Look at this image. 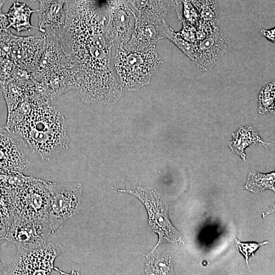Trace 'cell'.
I'll list each match as a JSON object with an SVG mask.
<instances>
[{"label": "cell", "instance_id": "1", "mask_svg": "<svg viewBox=\"0 0 275 275\" xmlns=\"http://www.w3.org/2000/svg\"><path fill=\"white\" fill-rule=\"evenodd\" d=\"M61 35L66 51L78 65L75 90L86 102H114L121 87L113 64L107 18L95 0H67Z\"/></svg>", "mask_w": 275, "mask_h": 275}, {"label": "cell", "instance_id": "2", "mask_svg": "<svg viewBox=\"0 0 275 275\" xmlns=\"http://www.w3.org/2000/svg\"><path fill=\"white\" fill-rule=\"evenodd\" d=\"M6 127L42 159L48 160L68 148L66 121L50 103L25 99L8 113Z\"/></svg>", "mask_w": 275, "mask_h": 275}, {"label": "cell", "instance_id": "3", "mask_svg": "<svg viewBox=\"0 0 275 275\" xmlns=\"http://www.w3.org/2000/svg\"><path fill=\"white\" fill-rule=\"evenodd\" d=\"M45 34L43 54L32 74L45 87L52 100L64 92L75 89L78 65L66 51L61 36Z\"/></svg>", "mask_w": 275, "mask_h": 275}, {"label": "cell", "instance_id": "4", "mask_svg": "<svg viewBox=\"0 0 275 275\" xmlns=\"http://www.w3.org/2000/svg\"><path fill=\"white\" fill-rule=\"evenodd\" d=\"M113 64L121 88L136 91L148 84L163 64L155 45L143 51H133L119 45L114 49Z\"/></svg>", "mask_w": 275, "mask_h": 275}, {"label": "cell", "instance_id": "5", "mask_svg": "<svg viewBox=\"0 0 275 275\" xmlns=\"http://www.w3.org/2000/svg\"><path fill=\"white\" fill-rule=\"evenodd\" d=\"M137 197L145 206L148 214V224L151 231L157 234V243L150 252L153 253L161 243L168 242L178 245H184L180 233L171 222L168 215V207L160 195L154 189L141 186L135 190H119Z\"/></svg>", "mask_w": 275, "mask_h": 275}, {"label": "cell", "instance_id": "6", "mask_svg": "<svg viewBox=\"0 0 275 275\" xmlns=\"http://www.w3.org/2000/svg\"><path fill=\"white\" fill-rule=\"evenodd\" d=\"M49 191L47 219L54 231L62 229L69 219L80 210L81 185L68 182L46 181Z\"/></svg>", "mask_w": 275, "mask_h": 275}, {"label": "cell", "instance_id": "7", "mask_svg": "<svg viewBox=\"0 0 275 275\" xmlns=\"http://www.w3.org/2000/svg\"><path fill=\"white\" fill-rule=\"evenodd\" d=\"M55 232L47 219L18 215L13 212L7 225L5 240L26 250L41 248Z\"/></svg>", "mask_w": 275, "mask_h": 275}, {"label": "cell", "instance_id": "8", "mask_svg": "<svg viewBox=\"0 0 275 275\" xmlns=\"http://www.w3.org/2000/svg\"><path fill=\"white\" fill-rule=\"evenodd\" d=\"M64 250L61 244L53 243L34 250L17 248L13 262L6 266L4 274H48L56 257Z\"/></svg>", "mask_w": 275, "mask_h": 275}, {"label": "cell", "instance_id": "9", "mask_svg": "<svg viewBox=\"0 0 275 275\" xmlns=\"http://www.w3.org/2000/svg\"><path fill=\"white\" fill-rule=\"evenodd\" d=\"M49 191L46 181L29 176L15 191L13 212L20 216L47 219Z\"/></svg>", "mask_w": 275, "mask_h": 275}, {"label": "cell", "instance_id": "10", "mask_svg": "<svg viewBox=\"0 0 275 275\" xmlns=\"http://www.w3.org/2000/svg\"><path fill=\"white\" fill-rule=\"evenodd\" d=\"M45 43V34L40 31L25 37L14 35L9 56L16 66L32 73L42 57Z\"/></svg>", "mask_w": 275, "mask_h": 275}, {"label": "cell", "instance_id": "11", "mask_svg": "<svg viewBox=\"0 0 275 275\" xmlns=\"http://www.w3.org/2000/svg\"><path fill=\"white\" fill-rule=\"evenodd\" d=\"M135 12L127 0H118L111 8L106 22V32L114 49L125 45L134 27Z\"/></svg>", "mask_w": 275, "mask_h": 275}, {"label": "cell", "instance_id": "12", "mask_svg": "<svg viewBox=\"0 0 275 275\" xmlns=\"http://www.w3.org/2000/svg\"><path fill=\"white\" fill-rule=\"evenodd\" d=\"M193 61L202 71L211 69L229 49V40L218 26L206 38L196 42Z\"/></svg>", "mask_w": 275, "mask_h": 275}, {"label": "cell", "instance_id": "13", "mask_svg": "<svg viewBox=\"0 0 275 275\" xmlns=\"http://www.w3.org/2000/svg\"><path fill=\"white\" fill-rule=\"evenodd\" d=\"M22 139L5 127H0V171L22 172L30 165Z\"/></svg>", "mask_w": 275, "mask_h": 275}, {"label": "cell", "instance_id": "14", "mask_svg": "<svg viewBox=\"0 0 275 275\" xmlns=\"http://www.w3.org/2000/svg\"><path fill=\"white\" fill-rule=\"evenodd\" d=\"M39 31L62 35L66 22L67 0H39Z\"/></svg>", "mask_w": 275, "mask_h": 275}, {"label": "cell", "instance_id": "15", "mask_svg": "<svg viewBox=\"0 0 275 275\" xmlns=\"http://www.w3.org/2000/svg\"><path fill=\"white\" fill-rule=\"evenodd\" d=\"M160 25L143 21L136 17L131 36L124 47L133 51H143L148 49L161 39L159 33Z\"/></svg>", "mask_w": 275, "mask_h": 275}, {"label": "cell", "instance_id": "16", "mask_svg": "<svg viewBox=\"0 0 275 275\" xmlns=\"http://www.w3.org/2000/svg\"><path fill=\"white\" fill-rule=\"evenodd\" d=\"M136 17L143 21L160 25L171 9L162 0H127Z\"/></svg>", "mask_w": 275, "mask_h": 275}, {"label": "cell", "instance_id": "17", "mask_svg": "<svg viewBox=\"0 0 275 275\" xmlns=\"http://www.w3.org/2000/svg\"><path fill=\"white\" fill-rule=\"evenodd\" d=\"M37 11L38 9L32 10L25 3L13 2L9 11L5 14L8 21L7 28H12L18 33L29 31L32 28L38 30V28L33 26L30 22L32 13Z\"/></svg>", "mask_w": 275, "mask_h": 275}, {"label": "cell", "instance_id": "18", "mask_svg": "<svg viewBox=\"0 0 275 275\" xmlns=\"http://www.w3.org/2000/svg\"><path fill=\"white\" fill-rule=\"evenodd\" d=\"M233 140L229 144L232 150L243 160L245 159L244 149L250 145L259 142L265 146L257 131L251 126L243 127L232 134Z\"/></svg>", "mask_w": 275, "mask_h": 275}, {"label": "cell", "instance_id": "19", "mask_svg": "<svg viewBox=\"0 0 275 275\" xmlns=\"http://www.w3.org/2000/svg\"><path fill=\"white\" fill-rule=\"evenodd\" d=\"M145 273L147 274H173L172 256L170 253L155 255L149 253L146 256Z\"/></svg>", "mask_w": 275, "mask_h": 275}, {"label": "cell", "instance_id": "20", "mask_svg": "<svg viewBox=\"0 0 275 275\" xmlns=\"http://www.w3.org/2000/svg\"><path fill=\"white\" fill-rule=\"evenodd\" d=\"M160 35L161 39L167 38L172 42L186 56L193 61L196 47V43L189 42L179 37L166 21L160 26Z\"/></svg>", "mask_w": 275, "mask_h": 275}, {"label": "cell", "instance_id": "21", "mask_svg": "<svg viewBox=\"0 0 275 275\" xmlns=\"http://www.w3.org/2000/svg\"><path fill=\"white\" fill-rule=\"evenodd\" d=\"M274 173L263 174L251 172L244 188L252 192H259L266 189L274 191Z\"/></svg>", "mask_w": 275, "mask_h": 275}, {"label": "cell", "instance_id": "22", "mask_svg": "<svg viewBox=\"0 0 275 275\" xmlns=\"http://www.w3.org/2000/svg\"><path fill=\"white\" fill-rule=\"evenodd\" d=\"M197 11L200 19L215 23L218 15L216 0H190Z\"/></svg>", "mask_w": 275, "mask_h": 275}, {"label": "cell", "instance_id": "23", "mask_svg": "<svg viewBox=\"0 0 275 275\" xmlns=\"http://www.w3.org/2000/svg\"><path fill=\"white\" fill-rule=\"evenodd\" d=\"M274 85L268 84L260 91L259 95V112L263 114L272 110L274 108Z\"/></svg>", "mask_w": 275, "mask_h": 275}, {"label": "cell", "instance_id": "24", "mask_svg": "<svg viewBox=\"0 0 275 275\" xmlns=\"http://www.w3.org/2000/svg\"><path fill=\"white\" fill-rule=\"evenodd\" d=\"M182 6V19L184 21L195 28L198 25L200 18L190 0H181Z\"/></svg>", "mask_w": 275, "mask_h": 275}, {"label": "cell", "instance_id": "25", "mask_svg": "<svg viewBox=\"0 0 275 275\" xmlns=\"http://www.w3.org/2000/svg\"><path fill=\"white\" fill-rule=\"evenodd\" d=\"M15 64L9 57H0V81L11 77Z\"/></svg>", "mask_w": 275, "mask_h": 275}, {"label": "cell", "instance_id": "26", "mask_svg": "<svg viewBox=\"0 0 275 275\" xmlns=\"http://www.w3.org/2000/svg\"><path fill=\"white\" fill-rule=\"evenodd\" d=\"M216 26L215 23L205 21L200 19L198 25L196 28L197 42L209 36Z\"/></svg>", "mask_w": 275, "mask_h": 275}, {"label": "cell", "instance_id": "27", "mask_svg": "<svg viewBox=\"0 0 275 275\" xmlns=\"http://www.w3.org/2000/svg\"><path fill=\"white\" fill-rule=\"evenodd\" d=\"M235 239L236 246L239 251L245 258L246 262L249 267L248 259L251 255H252L255 251L260 246L268 243V241L262 243H242Z\"/></svg>", "mask_w": 275, "mask_h": 275}, {"label": "cell", "instance_id": "28", "mask_svg": "<svg viewBox=\"0 0 275 275\" xmlns=\"http://www.w3.org/2000/svg\"><path fill=\"white\" fill-rule=\"evenodd\" d=\"M13 35L9 29L0 32V57H9L10 43Z\"/></svg>", "mask_w": 275, "mask_h": 275}, {"label": "cell", "instance_id": "29", "mask_svg": "<svg viewBox=\"0 0 275 275\" xmlns=\"http://www.w3.org/2000/svg\"><path fill=\"white\" fill-rule=\"evenodd\" d=\"M182 29L176 32L177 34L184 40L191 43H196V28L184 21Z\"/></svg>", "mask_w": 275, "mask_h": 275}, {"label": "cell", "instance_id": "30", "mask_svg": "<svg viewBox=\"0 0 275 275\" xmlns=\"http://www.w3.org/2000/svg\"><path fill=\"white\" fill-rule=\"evenodd\" d=\"M170 8L174 9L177 14L178 18L181 21L182 19L180 8L182 6L181 0H162Z\"/></svg>", "mask_w": 275, "mask_h": 275}, {"label": "cell", "instance_id": "31", "mask_svg": "<svg viewBox=\"0 0 275 275\" xmlns=\"http://www.w3.org/2000/svg\"><path fill=\"white\" fill-rule=\"evenodd\" d=\"M7 0H0V32L3 30L8 29V21L5 14L2 13V10L4 3Z\"/></svg>", "mask_w": 275, "mask_h": 275}, {"label": "cell", "instance_id": "32", "mask_svg": "<svg viewBox=\"0 0 275 275\" xmlns=\"http://www.w3.org/2000/svg\"><path fill=\"white\" fill-rule=\"evenodd\" d=\"M261 35L266 38L268 40L274 43L275 30L274 28L269 30L261 29L260 30Z\"/></svg>", "mask_w": 275, "mask_h": 275}, {"label": "cell", "instance_id": "33", "mask_svg": "<svg viewBox=\"0 0 275 275\" xmlns=\"http://www.w3.org/2000/svg\"><path fill=\"white\" fill-rule=\"evenodd\" d=\"M6 227V223L0 217V240H5Z\"/></svg>", "mask_w": 275, "mask_h": 275}, {"label": "cell", "instance_id": "34", "mask_svg": "<svg viewBox=\"0 0 275 275\" xmlns=\"http://www.w3.org/2000/svg\"><path fill=\"white\" fill-rule=\"evenodd\" d=\"M6 243V242H4L3 243L0 242V258H1V249L3 246L4 245H5ZM5 267L6 266H5L3 264L0 258V274H4L5 270Z\"/></svg>", "mask_w": 275, "mask_h": 275}, {"label": "cell", "instance_id": "35", "mask_svg": "<svg viewBox=\"0 0 275 275\" xmlns=\"http://www.w3.org/2000/svg\"><path fill=\"white\" fill-rule=\"evenodd\" d=\"M25 1L30 2V3H33L34 2H36V1H39V0H25ZM16 1H18V0H16Z\"/></svg>", "mask_w": 275, "mask_h": 275}]
</instances>
